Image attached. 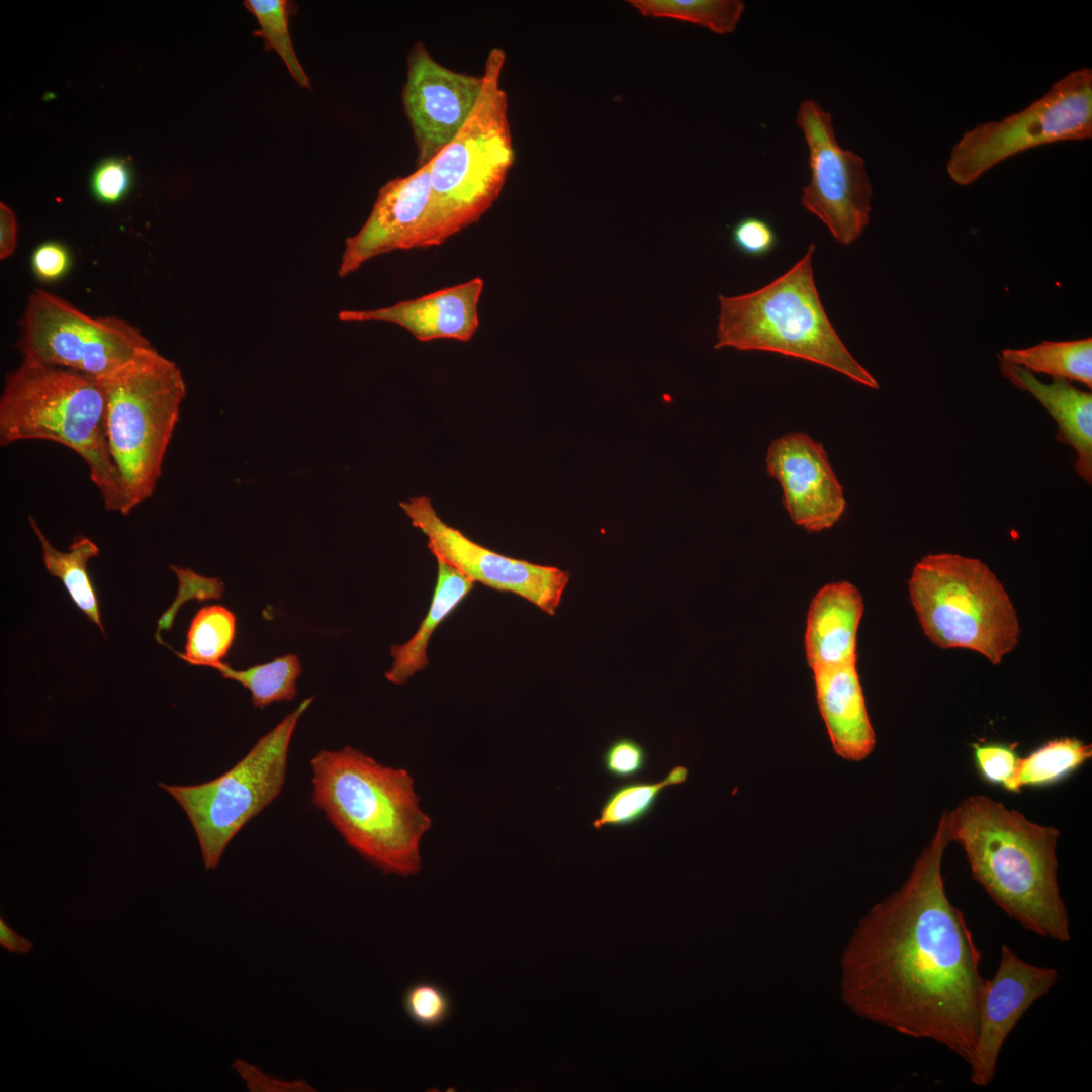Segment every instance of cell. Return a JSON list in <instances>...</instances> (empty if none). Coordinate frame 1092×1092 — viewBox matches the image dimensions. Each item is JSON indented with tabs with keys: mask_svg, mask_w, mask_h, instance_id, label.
Wrapping results in <instances>:
<instances>
[{
	"mask_svg": "<svg viewBox=\"0 0 1092 1092\" xmlns=\"http://www.w3.org/2000/svg\"><path fill=\"white\" fill-rule=\"evenodd\" d=\"M484 282L464 283L372 310H342L344 322H388L402 327L418 341L455 339L468 342L479 327L478 303Z\"/></svg>",
	"mask_w": 1092,
	"mask_h": 1092,
	"instance_id": "18",
	"label": "cell"
},
{
	"mask_svg": "<svg viewBox=\"0 0 1092 1092\" xmlns=\"http://www.w3.org/2000/svg\"><path fill=\"white\" fill-rule=\"evenodd\" d=\"M796 123L809 151L810 181L802 189L801 204L836 242L848 246L870 221L873 189L866 162L840 147L830 113L815 100L801 102Z\"/></svg>",
	"mask_w": 1092,
	"mask_h": 1092,
	"instance_id": "12",
	"label": "cell"
},
{
	"mask_svg": "<svg viewBox=\"0 0 1092 1092\" xmlns=\"http://www.w3.org/2000/svg\"><path fill=\"white\" fill-rule=\"evenodd\" d=\"M998 359L1031 373L1076 381L1092 388V338L1042 341L1027 348H1007L1000 352Z\"/></svg>",
	"mask_w": 1092,
	"mask_h": 1092,
	"instance_id": "24",
	"label": "cell"
},
{
	"mask_svg": "<svg viewBox=\"0 0 1092 1092\" xmlns=\"http://www.w3.org/2000/svg\"><path fill=\"white\" fill-rule=\"evenodd\" d=\"M402 1006L408 1019L424 1029L441 1027L450 1019L454 1008L450 993L431 980L410 984L402 993Z\"/></svg>",
	"mask_w": 1092,
	"mask_h": 1092,
	"instance_id": "31",
	"label": "cell"
},
{
	"mask_svg": "<svg viewBox=\"0 0 1092 1092\" xmlns=\"http://www.w3.org/2000/svg\"><path fill=\"white\" fill-rule=\"evenodd\" d=\"M817 705L834 751L860 761L876 745L856 662L812 672Z\"/></svg>",
	"mask_w": 1092,
	"mask_h": 1092,
	"instance_id": "20",
	"label": "cell"
},
{
	"mask_svg": "<svg viewBox=\"0 0 1092 1092\" xmlns=\"http://www.w3.org/2000/svg\"><path fill=\"white\" fill-rule=\"evenodd\" d=\"M399 506L412 525L427 537L436 559L474 582L515 594L548 615L555 614L570 579L568 571L506 556L478 544L444 522L427 496L412 497Z\"/></svg>",
	"mask_w": 1092,
	"mask_h": 1092,
	"instance_id": "13",
	"label": "cell"
},
{
	"mask_svg": "<svg viewBox=\"0 0 1092 1092\" xmlns=\"http://www.w3.org/2000/svg\"><path fill=\"white\" fill-rule=\"evenodd\" d=\"M602 762L605 770L612 777L630 779L645 768L647 751L635 739L620 737L607 746Z\"/></svg>",
	"mask_w": 1092,
	"mask_h": 1092,
	"instance_id": "36",
	"label": "cell"
},
{
	"mask_svg": "<svg viewBox=\"0 0 1092 1092\" xmlns=\"http://www.w3.org/2000/svg\"><path fill=\"white\" fill-rule=\"evenodd\" d=\"M688 768L674 766L667 776L656 783H632L615 789L604 802L593 827H623L637 823L646 817L657 803L664 789L685 783Z\"/></svg>",
	"mask_w": 1092,
	"mask_h": 1092,
	"instance_id": "29",
	"label": "cell"
},
{
	"mask_svg": "<svg viewBox=\"0 0 1092 1092\" xmlns=\"http://www.w3.org/2000/svg\"><path fill=\"white\" fill-rule=\"evenodd\" d=\"M71 257L67 248L58 242H46L39 245L31 257V267L35 276L44 282L61 279L69 270Z\"/></svg>",
	"mask_w": 1092,
	"mask_h": 1092,
	"instance_id": "37",
	"label": "cell"
},
{
	"mask_svg": "<svg viewBox=\"0 0 1092 1092\" xmlns=\"http://www.w3.org/2000/svg\"><path fill=\"white\" fill-rule=\"evenodd\" d=\"M17 220L13 210L0 203V259L11 257L17 248Z\"/></svg>",
	"mask_w": 1092,
	"mask_h": 1092,
	"instance_id": "38",
	"label": "cell"
},
{
	"mask_svg": "<svg viewBox=\"0 0 1092 1092\" xmlns=\"http://www.w3.org/2000/svg\"><path fill=\"white\" fill-rule=\"evenodd\" d=\"M312 701L303 700L221 776L192 786L159 784L187 815L205 869H216L238 832L280 795L293 733Z\"/></svg>",
	"mask_w": 1092,
	"mask_h": 1092,
	"instance_id": "9",
	"label": "cell"
},
{
	"mask_svg": "<svg viewBox=\"0 0 1092 1092\" xmlns=\"http://www.w3.org/2000/svg\"><path fill=\"white\" fill-rule=\"evenodd\" d=\"M908 589L923 633L937 647L968 649L997 665L1017 646L1014 605L980 559L928 554L914 565Z\"/></svg>",
	"mask_w": 1092,
	"mask_h": 1092,
	"instance_id": "8",
	"label": "cell"
},
{
	"mask_svg": "<svg viewBox=\"0 0 1092 1092\" xmlns=\"http://www.w3.org/2000/svg\"><path fill=\"white\" fill-rule=\"evenodd\" d=\"M131 169L126 160L107 158L93 171L91 188L94 196L104 203L121 200L131 185Z\"/></svg>",
	"mask_w": 1092,
	"mask_h": 1092,
	"instance_id": "35",
	"label": "cell"
},
{
	"mask_svg": "<svg viewBox=\"0 0 1092 1092\" xmlns=\"http://www.w3.org/2000/svg\"><path fill=\"white\" fill-rule=\"evenodd\" d=\"M41 440L66 446L89 469L108 511L128 515L106 436V401L89 375L28 361L9 372L0 398V444Z\"/></svg>",
	"mask_w": 1092,
	"mask_h": 1092,
	"instance_id": "4",
	"label": "cell"
},
{
	"mask_svg": "<svg viewBox=\"0 0 1092 1092\" xmlns=\"http://www.w3.org/2000/svg\"><path fill=\"white\" fill-rule=\"evenodd\" d=\"M973 756L976 768L986 782L1010 792L1020 756L1016 744L975 743Z\"/></svg>",
	"mask_w": 1092,
	"mask_h": 1092,
	"instance_id": "33",
	"label": "cell"
},
{
	"mask_svg": "<svg viewBox=\"0 0 1092 1092\" xmlns=\"http://www.w3.org/2000/svg\"><path fill=\"white\" fill-rule=\"evenodd\" d=\"M1002 376L1012 385L1030 393L1053 417L1058 426L1056 438L1075 450L1074 468L1088 485L1092 483V394L1073 386L1070 381H1039L1033 373L999 360Z\"/></svg>",
	"mask_w": 1092,
	"mask_h": 1092,
	"instance_id": "21",
	"label": "cell"
},
{
	"mask_svg": "<svg viewBox=\"0 0 1092 1092\" xmlns=\"http://www.w3.org/2000/svg\"><path fill=\"white\" fill-rule=\"evenodd\" d=\"M730 240L734 249L740 254L759 258L770 254L776 249L778 235L766 219L748 215L731 226Z\"/></svg>",
	"mask_w": 1092,
	"mask_h": 1092,
	"instance_id": "34",
	"label": "cell"
},
{
	"mask_svg": "<svg viewBox=\"0 0 1092 1092\" xmlns=\"http://www.w3.org/2000/svg\"><path fill=\"white\" fill-rule=\"evenodd\" d=\"M430 201V162L387 181L364 224L346 239L339 276L354 273L369 260L392 251L423 249Z\"/></svg>",
	"mask_w": 1092,
	"mask_h": 1092,
	"instance_id": "17",
	"label": "cell"
},
{
	"mask_svg": "<svg viewBox=\"0 0 1092 1092\" xmlns=\"http://www.w3.org/2000/svg\"><path fill=\"white\" fill-rule=\"evenodd\" d=\"M945 820L949 840L963 848L974 880L1006 914L1036 935L1070 941L1058 883L1057 828L985 795L967 797L945 811Z\"/></svg>",
	"mask_w": 1092,
	"mask_h": 1092,
	"instance_id": "2",
	"label": "cell"
},
{
	"mask_svg": "<svg viewBox=\"0 0 1092 1092\" xmlns=\"http://www.w3.org/2000/svg\"><path fill=\"white\" fill-rule=\"evenodd\" d=\"M436 560L437 581L427 615L408 641L390 648L393 662L391 668L385 673V677L392 684L406 682L416 672L423 670L429 664L427 648L431 636L474 588V581L446 562Z\"/></svg>",
	"mask_w": 1092,
	"mask_h": 1092,
	"instance_id": "22",
	"label": "cell"
},
{
	"mask_svg": "<svg viewBox=\"0 0 1092 1092\" xmlns=\"http://www.w3.org/2000/svg\"><path fill=\"white\" fill-rule=\"evenodd\" d=\"M814 252L811 243L788 271L755 291L719 294L714 348L803 359L878 389L877 380L845 347L823 307L812 268Z\"/></svg>",
	"mask_w": 1092,
	"mask_h": 1092,
	"instance_id": "5",
	"label": "cell"
},
{
	"mask_svg": "<svg viewBox=\"0 0 1092 1092\" xmlns=\"http://www.w3.org/2000/svg\"><path fill=\"white\" fill-rule=\"evenodd\" d=\"M766 470L780 483L785 508L796 525L819 532L843 515L842 487L823 446L808 435L792 433L772 441Z\"/></svg>",
	"mask_w": 1092,
	"mask_h": 1092,
	"instance_id": "16",
	"label": "cell"
},
{
	"mask_svg": "<svg viewBox=\"0 0 1092 1092\" xmlns=\"http://www.w3.org/2000/svg\"><path fill=\"white\" fill-rule=\"evenodd\" d=\"M647 17L671 18L708 28L717 34L733 32L745 9L740 0H629Z\"/></svg>",
	"mask_w": 1092,
	"mask_h": 1092,
	"instance_id": "28",
	"label": "cell"
},
{
	"mask_svg": "<svg viewBox=\"0 0 1092 1092\" xmlns=\"http://www.w3.org/2000/svg\"><path fill=\"white\" fill-rule=\"evenodd\" d=\"M30 526L41 545L42 560L47 571L64 584L77 608L105 634L101 621L98 598L87 571V563L99 554L98 546L87 537H78L68 551L56 549L32 517Z\"/></svg>",
	"mask_w": 1092,
	"mask_h": 1092,
	"instance_id": "23",
	"label": "cell"
},
{
	"mask_svg": "<svg viewBox=\"0 0 1092 1092\" xmlns=\"http://www.w3.org/2000/svg\"><path fill=\"white\" fill-rule=\"evenodd\" d=\"M237 618L221 605L205 606L194 615L183 653L173 652L191 665L212 667L223 661L236 638Z\"/></svg>",
	"mask_w": 1092,
	"mask_h": 1092,
	"instance_id": "27",
	"label": "cell"
},
{
	"mask_svg": "<svg viewBox=\"0 0 1092 1092\" xmlns=\"http://www.w3.org/2000/svg\"><path fill=\"white\" fill-rule=\"evenodd\" d=\"M863 613L858 589L832 582L813 597L807 614L804 646L812 672L857 662L856 638Z\"/></svg>",
	"mask_w": 1092,
	"mask_h": 1092,
	"instance_id": "19",
	"label": "cell"
},
{
	"mask_svg": "<svg viewBox=\"0 0 1092 1092\" xmlns=\"http://www.w3.org/2000/svg\"><path fill=\"white\" fill-rule=\"evenodd\" d=\"M211 668L216 669L223 678L234 680L247 689L255 708L293 700L297 695V679L302 672L301 663L295 654H285L246 669H235L223 661Z\"/></svg>",
	"mask_w": 1092,
	"mask_h": 1092,
	"instance_id": "26",
	"label": "cell"
},
{
	"mask_svg": "<svg viewBox=\"0 0 1092 1092\" xmlns=\"http://www.w3.org/2000/svg\"><path fill=\"white\" fill-rule=\"evenodd\" d=\"M945 811L904 884L859 921L842 957L841 990L858 1016L934 1041L970 1065L986 979L962 911L946 894Z\"/></svg>",
	"mask_w": 1092,
	"mask_h": 1092,
	"instance_id": "1",
	"label": "cell"
},
{
	"mask_svg": "<svg viewBox=\"0 0 1092 1092\" xmlns=\"http://www.w3.org/2000/svg\"><path fill=\"white\" fill-rule=\"evenodd\" d=\"M0 945L11 953L28 954L34 947L33 943L13 930L6 921L0 918Z\"/></svg>",
	"mask_w": 1092,
	"mask_h": 1092,
	"instance_id": "39",
	"label": "cell"
},
{
	"mask_svg": "<svg viewBox=\"0 0 1092 1092\" xmlns=\"http://www.w3.org/2000/svg\"><path fill=\"white\" fill-rule=\"evenodd\" d=\"M152 344L118 316H91L66 299L35 289L19 322L16 347L23 360L101 379Z\"/></svg>",
	"mask_w": 1092,
	"mask_h": 1092,
	"instance_id": "11",
	"label": "cell"
},
{
	"mask_svg": "<svg viewBox=\"0 0 1092 1092\" xmlns=\"http://www.w3.org/2000/svg\"><path fill=\"white\" fill-rule=\"evenodd\" d=\"M1059 977L1056 968L1028 963L1002 944L997 970L991 979H986L981 996L977 1038L969 1065L974 1085L987 1087L992 1083L1009 1034Z\"/></svg>",
	"mask_w": 1092,
	"mask_h": 1092,
	"instance_id": "15",
	"label": "cell"
},
{
	"mask_svg": "<svg viewBox=\"0 0 1092 1092\" xmlns=\"http://www.w3.org/2000/svg\"><path fill=\"white\" fill-rule=\"evenodd\" d=\"M169 568L176 574L179 587L173 604L158 621L156 639L162 644L164 642L161 640V630H169L172 627L176 613L184 603L194 599L200 602L211 599L218 600L224 594V584L217 577H206L192 569L176 565H170Z\"/></svg>",
	"mask_w": 1092,
	"mask_h": 1092,
	"instance_id": "32",
	"label": "cell"
},
{
	"mask_svg": "<svg viewBox=\"0 0 1092 1092\" xmlns=\"http://www.w3.org/2000/svg\"><path fill=\"white\" fill-rule=\"evenodd\" d=\"M244 5L259 23L253 34L263 39L265 50L277 52L297 84L311 89L289 34V18L296 12L295 4L288 0H246Z\"/></svg>",
	"mask_w": 1092,
	"mask_h": 1092,
	"instance_id": "30",
	"label": "cell"
},
{
	"mask_svg": "<svg viewBox=\"0 0 1092 1092\" xmlns=\"http://www.w3.org/2000/svg\"><path fill=\"white\" fill-rule=\"evenodd\" d=\"M505 62L502 48L488 52L472 112L430 161L431 201L423 248L439 246L477 222L503 190L515 160L508 96L502 86Z\"/></svg>",
	"mask_w": 1092,
	"mask_h": 1092,
	"instance_id": "6",
	"label": "cell"
},
{
	"mask_svg": "<svg viewBox=\"0 0 1092 1092\" xmlns=\"http://www.w3.org/2000/svg\"><path fill=\"white\" fill-rule=\"evenodd\" d=\"M1092 138V69L1073 70L1022 110L965 131L946 162L960 186L977 181L1003 161L1033 148Z\"/></svg>",
	"mask_w": 1092,
	"mask_h": 1092,
	"instance_id": "10",
	"label": "cell"
},
{
	"mask_svg": "<svg viewBox=\"0 0 1092 1092\" xmlns=\"http://www.w3.org/2000/svg\"><path fill=\"white\" fill-rule=\"evenodd\" d=\"M98 380L105 394L108 448L129 514L155 492L186 384L176 363L153 346Z\"/></svg>",
	"mask_w": 1092,
	"mask_h": 1092,
	"instance_id": "7",
	"label": "cell"
},
{
	"mask_svg": "<svg viewBox=\"0 0 1092 1092\" xmlns=\"http://www.w3.org/2000/svg\"><path fill=\"white\" fill-rule=\"evenodd\" d=\"M310 767L312 804L356 853L386 875L421 871V842L432 820L406 769L350 745L320 750Z\"/></svg>",
	"mask_w": 1092,
	"mask_h": 1092,
	"instance_id": "3",
	"label": "cell"
},
{
	"mask_svg": "<svg viewBox=\"0 0 1092 1092\" xmlns=\"http://www.w3.org/2000/svg\"><path fill=\"white\" fill-rule=\"evenodd\" d=\"M1092 757L1091 744L1075 737L1049 740L1028 755L1020 757L1010 792L1025 787H1045L1062 781Z\"/></svg>",
	"mask_w": 1092,
	"mask_h": 1092,
	"instance_id": "25",
	"label": "cell"
},
{
	"mask_svg": "<svg viewBox=\"0 0 1092 1092\" xmlns=\"http://www.w3.org/2000/svg\"><path fill=\"white\" fill-rule=\"evenodd\" d=\"M401 99L418 150V167L433 160L457 134L480 95L482 75L449 69L422 41L407 54Z\"/></svg>",
	"mask_w": 1092,
	"mask_h": 1092,
	"instance_id": "14",
	"label": "cell"
}]
</instances>
